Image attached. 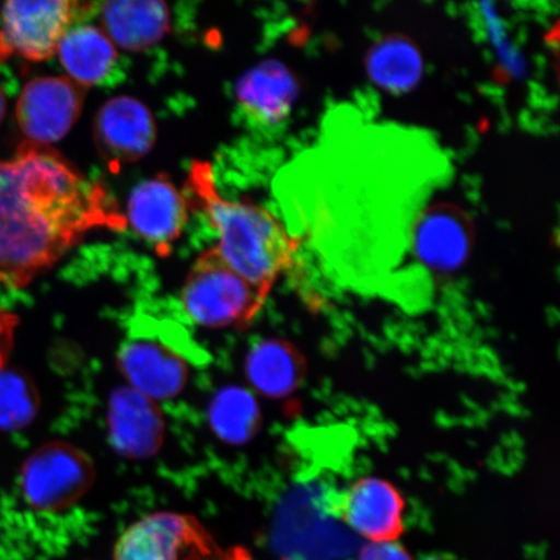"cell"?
I'll use <instances>...</instances> for the list:
<instances>
[{"label": "cell", "mask_w": 560, "mask_h": 560, "mask_svg": "<svg viewBox=\"0 0 560 560\" xmlns=\"http://www.w3.org/2000/svg\"><path fill=\"white\" fill-rule=\"evenodd\" d=\"M235 95L252 121L278 125L291 114L299 96V82L283 62L266 60L241 77Z\"/></svg>", "instance_id": "14"}, {"label": "cell", "mask_w": 560, "mask_h": 560, "mask_svg": "<svg viewBox=\"0 0 560 560\" xmlns=\"http://www.w3.org/2000/svg\"><path fill=\"white\" fill-rule=\"evenodd\" d=\"M423 560H454V559H452L450 557H445V556H432V557H427Z\"/></svg>", "instance_id": "25"}, {"label": "cell", "mask_w": 560, "mask_h": 560, "mask_svg": "<svg viewBox=\"0 0 560 560\" xmlns=\"http://www.w3.org/2000/svg\"><path fill=\"white\" fill-rule=\"evenodd\" d=\"M89 455L65 441L40 446L26 459L20 476L21 494L27 506L42 514L72 509L95 482Z\"/></svg>", "instance_id": "4"}, {"label": "cell", "mask_w": 560, "mask_h": 560, "mask_svg": "<svg viewBox=\"0 0 560 560\" xmlns=\"http://www.w3.org/2000/svg\"><path fill=\"white\" fill-rule=\"evenodd\" d=\"M248 381L261 395L282 398L299 388L305 374L303 355L289 341L257 342L245 361Z\"/></svg>", "instance_id": "16"}, {"label": "cell", "mask_w": 560, "mask_h": 560, "mask_svg": "<svg viewBox=\"0 0 560 560\" xmlns=\"http://www.w3.org/2000/svg\"><path fill=\"white\" fill-rule=\"evenodd\" d=\"M16 326V315L0 306V370H3L9 361Z\"/></svg>", "instance_id": "22"}, {"label": "cell", "mask_w": 560, "mask_h": 560, "mask_svg": "<svg viewBox=\"0 0 560 560\" xmlns=\"http://www.w3.org/2000/svg\"><path fill=\"white\" fill-rule=\"evenodd\" d=\"M105 188L50 145L0 160V284L24 289L95 229L122 230Z\"/></svg>", "instance_id": "1"}, {"label": "cell", "mask_w": 560, "mask_h": 560, "mask_svg": "<svg viewBox=\"0 0 560 560\" xmlns=\"http://www.w3.org/2000/svg\"><path fill=\"white\" fill-rule=\"evenodd\" d=\"M357 560H412L408 550L397 541L369 542Z\"/></svg>", "instance_id": "21"}, {"label": "cell", "mask_w": 560, "mask_h": 560, "mask_svg": "<svg viewBox=\"0 0 560 560\" xmlns=\"http://www.w3.org/2000/svg\"><path fill=\"white\" fill-rule=\"evenodd\" d=\"M56 54L68 79L83 89L102 82L117 59L116 46L94 25L70 26Z\"/></svg>", "instance_id": "17"}, {"label": "cell", "mask_w": 560, "mask_h": 560, "mask_svg": "<svg viewBox=\"0 0 560 560\" xmlns=\"http://www.w3.org/2000/svg\"><path fill=\"white\" fill-rule=\"evenodd\" d=\"M94 140L97 152L117 171L149 155L156 140L155 118L135 97H114L97 112Z\"/></svg>", "instance_id": "10"}, {"label": "cell", "mask_w": 560, "mask_h": 560, "mask_svg": "<svg viewBox=\"0 0 560 560\" xmlns=\"http://www.w3.org/2000/svg\"><path fill=\"white\" fill-rule=\"evenodd\" d=\"M125 220L159 254L166 255L186 225L187 202L170 179L152 178L131 192Z\"/></svg>", "instance_id": "13"}, {"label": "cell", "mask_w": 560, "mask_h": 560, "mask_svg": "<svg viewBox=\"0 0 560 560\" xmlns=\"http://www.w3.org/2000/svg\"><path fill=\"white\" fill-rule=\"evenodd\" d=\"M475 230L470 217L452 202H438L420 212L411 230L415 255L427 269L450 272L470 256Z\"/></svg>", "instance_id": "9"}, {"label": "cell", "mask_w": 560, "mask_h": 560, "mask_svg": "<svg viewBox=\"0 0 560 560\" xmlns=\"http://www.w3.org/2000/svg\"><path fill=\"white\" fill-rule=\"evenodd\" d=\"M266 298L223 261L215 248L198 257L182 289V305L196 325L242 326L260 312Z\"/></svg>", "instance_id": "3"}, {"label": "cell", "mask_w": 560, "mask_h": 560, "mask_svg": "<svg viewBox=\"0 0 560 560\" xmlns=\"http://www.w3.org/2000/svg\"><path fill=\"white\" fill-rule=\"evenodd\" d=\"M38 408L32 382L18 371L0 370V429H23L37 416Z\"/></svg>", "instance_id": "20"}, {"label": "cell", "mask_w": 560, "mask_h": 560, "mask_svg": "<svg viewBox=\"0 0 560 560\" xmlns=\"http://www.w3.org/2000/svg\"><path fill=\"white\" fill-rule=\"evenodd\" d=\"M405 502L388 481H355L332 501V513L370 542L397 541L404 534Z\"/></svg>", "instance_id": "11"}, {"label": "cell", "mask_w": 560, "mask_h": 560, "mask_svg": "<svg viewBox=\"0 0 560 560\" xmlns=\"http://www.w3.org/2000/svg\"><path fill=\"white\" fill-rule=\"evenodd\" d=\"M365 66L375 85L401 94L416 88L423 75V58L415 42L401 34L385 35L370 48Z\"/></svg>", "instance_id": "18"}, {"label": "cell", "mask_w": 560, "mask_h": 560, "mask_svg": "<svg viewBox=\"0 0 560 560\" xmlns=\"http://www.w3.org/2000/svg\"><path fill=\"white\" fill-rule=\"evenodd\" d=\"M219 549L196 517L155 513L124 532L115 546L114 560H201Z\"/></svg>", "instance_id": "6"}, {"label": "cell", "mask_w": 560, "mask_h": 560, "mask_svg": "<svg viewBox=\"0 0 560 560\" xmlns=\"http://www.w3.org/2000/svg\"><path fill=\"white\" fill-rule=\"evenodd\" d=\"M107 422L110 444L124 458H150L163 446V412L156 401L129 385L110 395Z\"/></svg>", "instance_id": "12"}, {"label": "cell", "mask_w": 560, "mask_h": 560, "mask_svg": "<svg viewBox=\"0 0 560 560\" xmlns=\"http://www.w3.org/2000/svg\"><path fill=\"white\" fill-rule=\"evenodd\" d=\"M201 560H255L250 557L247 550L235 548L230 550H215L213 555H210Z\"/></svg>", "instance_id": "23"}, {"label": "cell", "mask_w": 560, "mask_h": 560, "mask_svg": "<svg viewBox=\"0 0 560 560\" xmlns=\"http://www.w3.org/2000/svg\"><path fill=\"white\" fill-rule=\"evenodd\" d=\"M102 31L115 46L140 52L159 44L170 31L171 13L163 2H107L101 7Z\"/></svg>", "instance_id": "15"}, {"label": "cell", "mask_w": 560, "mask_h": 560, "mask_svg": "<svg viewBox=\"0 0 560 560\" xmlns=\"http://www.w3.org/2000/svg\"><path fill=\"white\" fill-rule=\"evenodd\" d=\"M117 366L129 387L153 401L170 400L185 389L190 365L166 339L136 330L117 353Z\"/></svg>", "instance_id": "8"}, {"label": "cell", "mask_w": 560, "mask_h": 560, "mask_svg": "<svg viewBox=\"0 0 560 560\" xmlns=\"http://www.w3.org/2000/svg\"><path fill=\"white\" fill-rule=\"evenodd\" d=\"M86 89L68 77H39L21 91L16 105L19 128L27 142H59L73 128L85 105Z\"/></svg>", "instance_id": "7"}, {"label": "cell", "mask_w": 560, "mask_h": 560, "mask_svg": "<svg viewBox=\"0 0 560 560\" xmlns=\"http://www.w3.org/2000/svg\"><path fill=\"white\" fill-rule=\"evenodd\" d=\"M93 3L68 0L7 2L0 20V62L12 56L45 61L58 52L62 37L77 20L85 18Z\"/></svg>", "instance_id": "5"}, {"label": "cell", "mask_w": 560, "mask_h": 560, "mask_svg": "<svg viewBox=\"0 0 560 560\" xmlns=\"http://www.w3.org/2000/svg\"><path fill=\"white\" fill-rule=\"evenodd\" d=\"M210 429L230 445H243L260 429L261 411L254 395L242 387L222 388L209 405Z\"/></svg>", "instance_id": "19"}, {"label": "cell", "mask_w": 560, "mask_h": 560, "mask_svg": "<svg viewBox=\"0 0 560 560\" xmlns=\"http://www.w3.org/2000/svg\"><path fill=\"white\" fill-rule=\"evenodd\" d=\"M5 107H7L5 95H4L2 85H0V124L3 122V118L5 116Z\"/></svg>", "instance_id": "24"}, {"label": "cell", "mask_w": 560, "mask_h": 560, "mask_svg": "<svg viewBox=\"0 0 560 560\" xmlns=\"http://www.w3.org/2000/svg\"><path fill=\"white\" fill-rule=\"evenodd\" d=\"M187 184L219 234L215 249L223 261L268 298L278 277L291 269L303 240L268 209L223 198L207 163L191 166Z\"/></svg>", "instance_id": "2"}]
</instances>
